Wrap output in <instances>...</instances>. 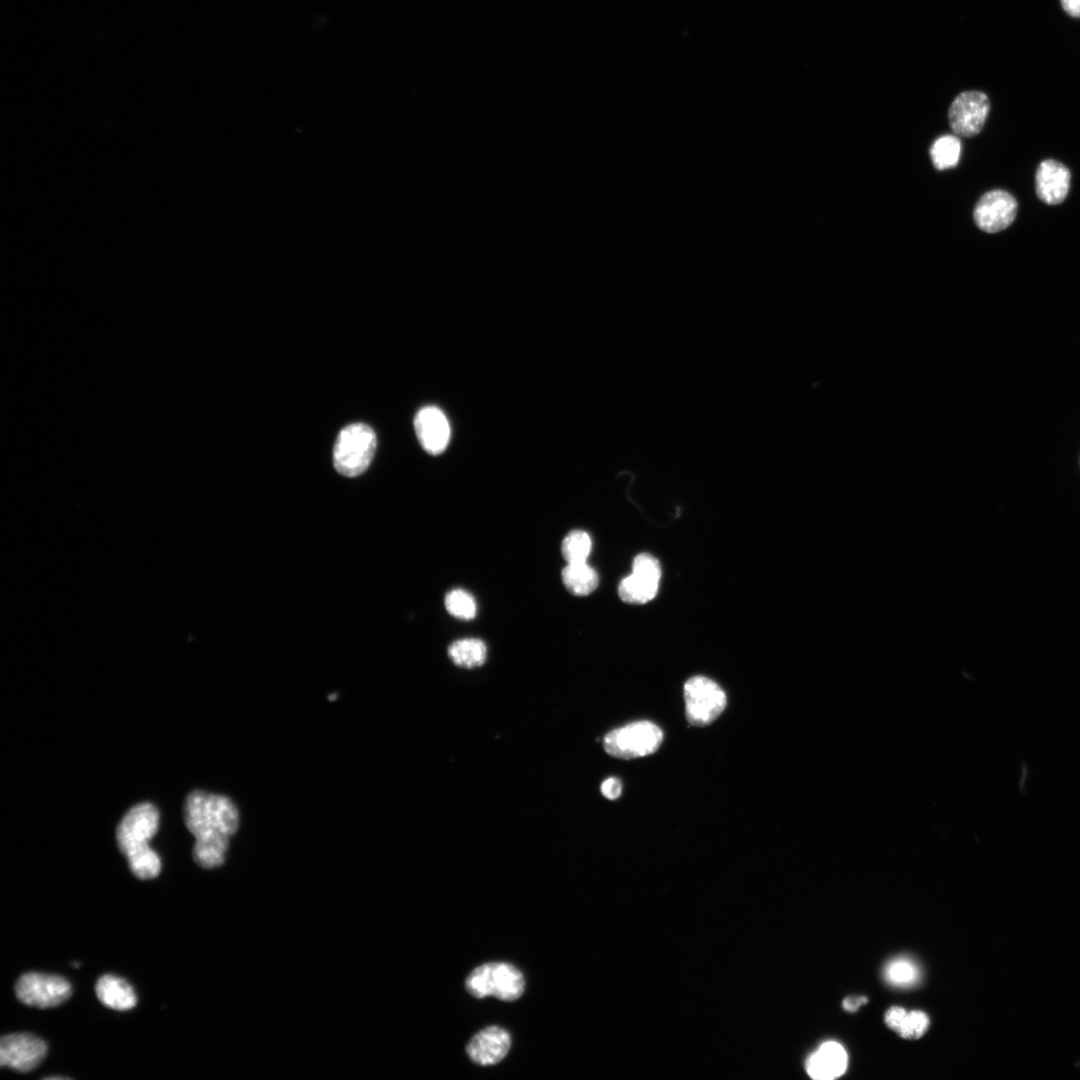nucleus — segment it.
Masks as SVG:
<instances>
[{"instance_id":"1","label":"nucleus","mask_w":1080,"mask_h":1080,"mask_svg":"<svg viewBox=\"0 0 1080 1080\" xmlns=\"http://www.w3.org/2000/svg\"><path fill=\"white\" fill-rule=\"evenodd\" d=\"M183 818L195 838V862L209 869L221 865L229 840L239 827V811L234 802L224 795L196 790L185 799Z\"/></svg>"},{"instance_id":"2","label":"nucleus","mask_w":1080,"mask_h":1080,"mask_svg":"<svg viewBox=\"0 0 1080 1080\" xmlns=\"http://www.w3.org/2000/svg\"><path fill=\"white\" fill-rule=\"evenodd\" d=\"M158 825L157 808L149 802H143L131 807L116 829L120 852L127 859L132 873L142 880L155 878L161 870L160 858L149 846V840L157 832Z\"/></svg>"},{"instance_id":"3","label":"nucleus","mask_w":1080,"mask_h":1080,"mask_svg":"<svg viewBox=\"0 0 1080 1080\" xmlns=\"http://www.w3.org/2000/svg\"><path fill=\"white\" fill-rule=\"evenodd\" d=\"M377 440L374 430L363 423L343 428L334 445L333 464L338 473L346 477L362 474L370 465Z\"/></svg>"},{"instance_id":"4","label":"nucleus","mask_w":1080,"mask_h":1080,"mask_svg":"<svg viewBox=\"0 0 1080 1080\" xmlns=\"http://www.w3.org/2000/svg\"><path fill=\"white\" fill-rule=\"evenodd\" d=\"M465 987L475 998L494 996L502 1001H515L524 992L522 972L505 962H489L476 967L466 978Z\"/></svg>"},{"instance_id":"5","label":"nucleus","mask_w":1080,"mask_h":1080,"mask_svg":"<svg viewBox=\"0 0 1080 1080\" xmlns=\"http://www.w3.org/2000/svg\"><path fill=\"white\" fill-rule=\"evenodd\" d=\"M663 740L661 729L649 721L616 728L603 739L605 751L616 758L632 759L653 754Z\"/></svg>"},{"instance_id":"6","label":"nucleus","mask_w":1080,"mask_h":1080,"mask_svg":"<svg viewBox=\"0 0 1080 1080\" xmlns=\"http://www.w3.org/2000/svg\"><path fill=\"white\" fill-rule=\"evenodd\" d=\"M684 699L688 722L699 727L711 724L727 704L721 687L704 676H694L686 681Z\"/></svg>"},{"instance_id":"7","label":"nucleus","mask_w":1080,"mask_h":1080,"mask_svg":"<svg viewBox=\"0 0 1080 1080\" xmlns=\"http://www.w3.org/2000/svg\"><path fill=\"white\" fill-rule=\"evenodd\" d=\"M15 993L17 998L26 1005L51 1008L62 1004L70 997L71 986L60 976L30 972L19 978Z\"/></svg>"},{"instance_id":"8","label":"nucleus","mask_w":1080,"mask_h":1080,"mask_svg":"<svg viewBox=\"0 0 1080 1080\" xmlns=\"http://www.w3.org/2000/svg\"><path fill=\"white\" fill-rule=\"evenodd\" d=\"M989 111L990 101L985 93L977 90L963 91L949 107V125L957 136H976L983 129Z\"/></svg>"},{"instance_id":"9","label":"nucleus","mask_w":1080,"mask_h":1080,"mask_svg":"<svg viewBox=\"0 0 1080 1080\" xmlns=\"http://www.w3.org/2000/svg\"><path fill=\"white\" fill-rule=\"evenodd\" d=\"M660 578L659 561L650 554L641 553L634 558L632 573L619 583L618 594L626 603L644 604L656 596Z\"/></svg>"},{"instance_id":"10","label":"nucleus","mask_w":1080,"mask_h":1080,"mask_svg":"<svg viewBox=\"0 0 1080 1080\" xmlns=\"http://www.w3.org/2000/svg\"><path fill=\"white\" fill-rule=\"evenodd\" d=\"M1016 214V199L1009 192L996 189L980 197L974 208L973 218L980 230L996 233L1010 226Z\"/></svg>"},{"instance_id":"11","label":"nucleus","mask_w":1080,"mask_h":1080,"mask_svg":"<svg viewBox=\"0 0 1080 1080\" xmlns=\"http://www.w3.org/2000/svg\"><path fill=\"white\" fill-rule=\"evenodd\" d=\"M47 1053L46 1043L37 1036L28 1033H15L2 1037L0 1042V1064L19 1072H28L36 1068Z\"/></svg>"},{"instance_id":"12","label":"nucleus","mask_w":1080,"mask_h":1080,"mask_svg":"<svg viewBox=\"0 0 1080 1080\" xmlns=\"http://www.w3.org/2000/svg\"><path fill=\"white\" fill-rule=\"evenodd\" d=\"M414 428L422 448L431 455L441 454L448 446L451 428L444 412L436 406H425L415 415Z\"/></svg>"},{"instance_id":"13","label":"nucleus","mask_w":1080,"mask_h":1080,"mask_svg":"<svg viewBox=\"0 0 1080 1080\" xmlns=\"http://www.w3.org/2000/svg\"><path fill=\"white\" fill-rule=\"evenodd\" d=\"M511 1047L508 1031L499 1026H488L476 1033L466 1046L469 1058L481 1066L494 1065L507 1055Z\"/></svg>"},{"instance_id":"14","label":"nucleus","mask_w":1080,"mask_h":1080,"mask_svg":"<svg viewBox=\"0 0 1080 1080\" xmlns=\"http://www.w3.org/2000/svg\"><path fill=\"white\" fill-rule=\"evenodd\" d=\"M1070 170L1054 159L1043 160L1035 174V189L1038 198L1046 204L1062 203L1069 192Z\"/></svg>"},{"instance_id":"15","label":"nucleus","mask_w":1080,"mask_h":1080,"mask_svg":"<svg viewBox=\"0 0 1080 1080\" xmlns=\"http://www.w3.org/2000/svg\"><path fill=\"white\" fill-rule=\"evenodd\" d=\"M847 1065L848 1055L843 1046L834 1041H827L808 1056L806 1071L813 1079L832 1080L843 1075Z\"/></svg>"},{"instance_id":"16","label":"nucleus","mask_w":1080,"mask_h":1080,"mask_svg":"<svg viewBox=\"0 0 1080 1080\" xmlns=\"http://www.w3.org/2000/svg\"><path fill=\"white\" fill-rule=\"evenodd\" d=\"M96 995L105 1006L115 1010H129L137 1003L131 985L115 975H104L96 984Z\"/></svg>"},{"instance_id":"17","label":"nucleus","mask_w":1080,"mask_h":1080,"mask_svg":"<svg viewBox=\"0 0 1080 1080\" xmlns=\"http://www.w3.org/2000/svg\"><path fill=\"white\" fill-rule=\"evenodd\" d=\"M561 577L566 589L576 596L591 594L599 584L598 573L587 562L567 563Z\"/></svg>"},{"instance_id":"18","label":"nucleus","mask_w":1080,"mask_h":1080,"mask_svg":"<svg viewBox=\"0 0 1080 1080\" xmlns=\"http://www.w3.org/2000/svg\"><path fill=\"white\" fill-rule=\"evenodd\" d=\"M447 652L455 665L467 669L483 665L487 658L486 644L477 638L456 640L449 645Z\"/></svg>"},{"instance_id":"19","label":"nucleus","mask_w":1080,"mask_h":1080,"mask_svg":"<svg viewBox=\"0 0 1080 1080\" xmlns=\"http://www.w3.org/2000/svg\"><path fill=\"white\" fill-rule=\"evenodd\" d=\"M961 141L957 135H942L930 147V157L938 170L955 167L961 155Z\"/></svg>"},{"instance_id":"20","label":"nucleus","mask_w":1080,"mask_h":1080,"mask_svg":"<svg viewBox=\"0 0 1080 1080\" xmlns=\"http://www.w3.org/2000/svg\"><path fill=\"white\" fill-rule=\"evenodd\" d=\"M591 549V537L583 530L569 532L561 544V553L567 563L587 562Z\"/></svg>"},{"instance_id":"21","label":"nucleus","mask_w":1080,"mask_h":1080,"mask_svg":"<svg viewBox=\"0 0 1080 1080\" xmlns=\"http://www.w3.org/2000/svg\"><path fill=\"white\" fill-rule=\"evenodd\" d=\"M444 604L447 612L460 620H472L477 613L474 597L464 589L450 590L445 596Z\"/></svg>"},{"instance_id":"22","label":"nucleus","mask_w":1080,"mask_h":1080,"mask_svg":"<svg viewBox=\"0 0 1080 1080\" xmlns=\"http://www.w3.org/2000/svg\"><path fill=\"white\" fill-rule=\"evenodd\" d=\"M885 976L889 983L905 986L915 982L918 977V970L912 961L901 958L888 964Z\"/></svg>"},{"instance_id":"23","label":"nucleus","mask_w":1080,"mask_h":1080,"mask_svg":"<svg viewBox=\"0 0 1080 1080\" xmlns=\"http://www.w3.org/2000/svg\"><path fill=\"white\" fill-rule=\"evenodd\" d=\"M929 1026L928 1016L919 1010L907 1012L901 1025L896 1031L904 1039H918L924 1035Z\"/></svg>"},{"instance_id":"24","label":"nucleus","mask_w":1080,"mask_h":1080,"mask_svg":"<svg viewBox=\"0 0 1080 1080\" xmlns=\"http://www.w3.org/2000/svg\"><path fill=\"white\" fill-rule=\"evenodd\" d=\"M907 1011L903 1007L894 1006L887 1010L885 1013V1023L893 1031H897L901 1025Z\"/></svg>"},{"instance_id":"25","label":"nucleus","mask_w":1080,"mask_h":1080,"mask_svg":"<svg viewBox=\"0 0 1080 1080\" xmlns=\"http://www.w3.org/2000/svg\"><path fill=\"white\" fill-rule=\"evenodd\" d=\"M622 791V785L619 779L610 777L604 780L601 784V793L604 797L610 800L617 799Z\"/></svg>"},{"instance_id":"26","label":"nucleus","mask_w":1080,"mask_h":1080,"mask_svg":"<svg viewBox=\"0 0 1080 1080\" xmlns=\"http://www.w3.org/2000/svg\"><path fill=\"white\" fill-rule=\"evenodd\" d=\"M867 1001L868 999L864 996H850L844 999L842 1006L846 1011L854 1012Z\"/></svg>"},{"instance_id":"27","label":"nucleus","mask_w":1080,"mask_h":1080,"mask_svg":"<svg viewBox=\"0 0 1080 1080\" xmlns=\"http://www.w3.org/2000/svg\"><path fill=\"white\" fill-rule=\"evenodd\" d=\"M1063 9L1070 16L1080 17V0H1060Z\"/></svg>"}]
</instances>
